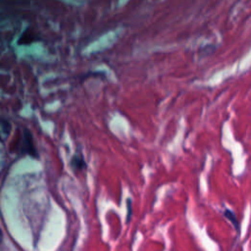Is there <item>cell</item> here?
<instances>
[{
    "label": "cell",
    "mask_w": 251,
    "mask_h": 251,
    "mask_svg": "<svg viewBox=\"0 0 251 251\" xmlns=\"http://www.w3.org/2000/svg\"><path fill=\"white\" fill-rule=\"evenodd\" d=\"M10 132V125L5 121L0 122V140L4 141Z\"/></svg>",
    "instance_id": "obj_1"
},
{
    "label": "cell",
    "mask_w": 251,
    "mask_h": 251,
    "mask_svg": "<svg viewBox=\"0 0 251 251\" xmlns=\"http://www.w3.org/2000/svg\"><path fill=\"white\" fill-rule=\"evenodd\" d=\"M224 215H225V217H226V219H228V220L230 221V223L233 225V226L236 228V230H238V229H239V224H238V221H237V219H236L234 213H233L232 211L226 209V210H225Z\"/></svg>",
    "instance_id": "obj_2"
},
{
    "label": "cell",
    "mask_w": 251,
    "mask_h": 251,
    "mask_svg": "<svg viewBox=\"0 0 251 251\" xmlns=\"http://www.w3.org/2000/svg\"><path fill=\"white\" fill-rule=\"evenodd\" d=\"M72 163L75 170H82V168H84V161L81 156H75L72 160Z\"/></svg>",
    "instance_id": "obj_3"
},
{
    "label": "cell",
    "mask_w": 251,
    "mask_h": 251,
    "mask_svg": "<svg viewBox=\"0 0 251 251\" xmlns=\"http://www.w3.org/2000/svg\"><path fill=\"white\" fill-rule=\"evenodd\" d=\"M2 239H3V234H2V230L0 229V244L2 242Z\"/></svg>",
    "instance_id": "obj_4"
}]
</instances>
